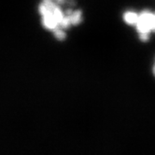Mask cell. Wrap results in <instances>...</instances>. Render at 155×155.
Here are the masks:
<instances>
[{
  "label": "cell",
  "instance_id": "obj_2",
  "mask_svg": "<svg viewBox=\"0 0 155 155\" xmlns=\"http://www.w3.org/2000/svg\"><path fill=\"white\" fill-rule=\"evenodd\" d=\"M124 21L135 26L142 41H147L151 33H155V12L150 10H143L141 12H126L124 14Z\"/></svg>",
  "mask_w": 155,
  "mask_h": 155
},
{
  "label": "cell",
  "instance_id": "obj_1",
  "mask_svg": "<svg viewBox=\"0 0 155 155\" xmlns=\"http://www.w3.org/2000/svg\"><path fill=\"white\" fill-rule=\"evenodd\" d=\"M71 0H42L38 10L44 28L53 33L58 40L66 37L65 30L82 21V12L73 9Z\"/></svg>",
  "mask_w": 155,
  "mask_h": 155
},
{
  "label": "cell",
  "instance_id": "obj_3",
  "mask_svg": "<svg viewBox=\"0 0 155 155\" xmlns=\"http://www.w3.org/2000/svg\"><path fill=\"white\" fill-rule=\"evenodd\" d=\"M153 74H154V76H155V62H154V64H153Z\"/></svg>",
  "mask_w": 155,
  "mask_h": 155
}]
</instances>
